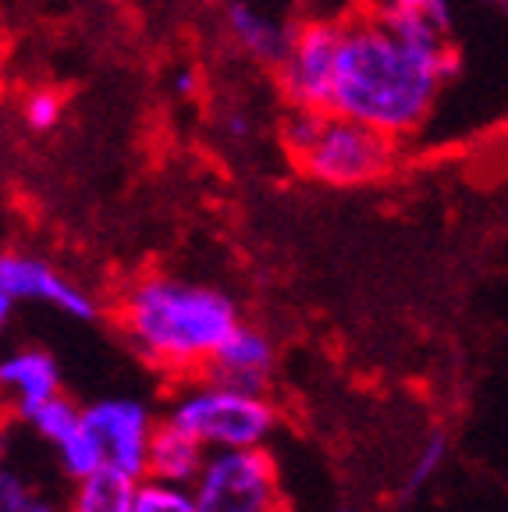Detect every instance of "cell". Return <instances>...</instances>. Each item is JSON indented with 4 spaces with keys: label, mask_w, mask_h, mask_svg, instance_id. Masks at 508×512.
Segmentation results:
<instances>
[{
    "label": "cell",
    "mask_w": 508,
    "mask_h": 512,
    "mask_svg": "<svg viewBox=\"0 0 508 512\" xmlns=\"http://www.w3.org/2000/svg\"><path fill=\"white\" fill-rule=\"evenodd\" d=\"M132 488V477H121L114 470H96L75 480V491L68 495L64 512H132Z\"/></svg>",
    "instance_id": "13"
},
{
    "label": "cell",
    "mask_w": 508,
    "mask_h": 512,
    "mask_svg": "<svg viewBox=\"0 0 508 512\" xmlns=\"http://www.w3.org/2000/svg\"><path fill=\"white\" fill-rule=\"evenodd\" d=\"M366 8L374 11H437V15H452L448 0H366Z\"/></svg>",
    "instance_id": "20"
},
{
    "label": "cell",
    "mask_w": 508,
    "mask_h": 512,
    "mask_svg": "<svg viewBox=\"0 0 508 512\" xmlns=\"http://www.w3.org/2000/svg\"><path fill=\"white\" fill-rule=\"evenodd\" d=\"M61 392V370L47 349H18L0 360V409L25 424L36 406Z\"/></svg>",
    "instance_id": "10"
},
{
    "label": "cell",
    "mask_w": 508,
    "mask_h": 512,
    "mask_svg": "<svg viewBox=\"0 0 508 512\" xmlns=\"http://www.w3.org/2000/svg\"><path fill=\"white\" fill-rule=\"evenodd\" d=\"M484 4H491V8H505L508 0H484Z\"/></svg>",
    "instance_id": "23"
},
{
    "label": "cell",
    "mask_w": 508,
    "mask_h": 512,
    "mask_svg": "<svg viewBox=\"0 0 508 512\" xmlns=\"http://www.w3.org/2000/svg\"><path fill=\"white\" fill-rule=\"evenodd\" d=\"M121 335L153 370L199 377L217 345L239 324V306L221 288L175 274H143L118 296Z\"/></svg>",
    "instance_id": "2"
},
{
    "label": "cell",
    "mask_w": 508,
    "mask_h": 512,
    "mask_svg": "<svg viewBox=\"0 0 508 512\" xmlns=\"http://www.w3.org/2000/svg\"><path fill=\"white\" fill-rule=\"evenodd\" d=\"M157 416L139 399H100L82 406V427L93 438L104 470H114L121 477L139 480L146 470V448Z\"/></svg>",
    "instance_id": "7"
},
{
    "label": "cell",
    "mask_w": 508,
    "mask_h": 512,
    "mask_svg": "<svg viewBox=\"0 0 508 512\" xmlns=\"http://www.w3.org/2000/svg\"><path fill=\"white\" fill-rule=\"evenodd\" d=\"M445 456H448V434L430 431L427 441H423V448L416 452L413 466H409V491L427 488L430 480L437 477V470L445 466Z\"/></svg>",
    "instance_id": "18"
},
{
    "label": "cell",
    "mask_w": 508,
    "mask_h": 512,
    "mask_svg": "<svg viewBox=\"0 0 508 512\" xmlns=\"http://www.w3.org/2000/svg\"><path fill=\"white\" fill-rule=\"evenodd\" d=\"M203 459H207V448L199 445L189 431L175 427L171 420H157L150 434V448H146L143 477L189 488L192 480H196V473L203 470Z\"/></svg>",
    "instance_id": "11"
},
{
    "label": "cell",
    "mask_w": 508,
    "mask_h": 512,
    "mask_svg": "<svg viewBox=\"0 0 508 512\" xmlns=\"http://www.w3.org/2000/svg\"><path fill=\"white\" fill-rule=\"evenodd\" d=\"M274 342H270L263 331L249 328V324H235L228 331L217 352L210 356L207 370L199 377H210V381L231 384V388H246V392H267L270 374H274Z\"/></svg>",
    "instance_id": "9"
},
{
    "label": "cell",
    "mask_w": 508,
    "mask_h": 512,
    "mask_svg": "<svg viewBox=\"0 0 508 512\" xmlns=\"http://www.w3.org/2000/svg\"><path fill=\"white\" fill-rule=\"evenodd\" d=\"M334 54H338V22L334 18H310V22L288 29V43L274 64L281 96L288 104L327 107Z\"/></svg>",
    "instance_id": "6"
},
{
    "label": "cell",
    "mask_w": 508,
    "mask_h": 512,
    "mask_svg": "<svg viewBox=\"0 0 508 512\" xmlns=\"http://www.w3.org/2000/svg\"><path fill=\"white\" fill-rule=\"evenodd\" d=\"M0 292L11 303H47L75 320L100 317V306H96V299L89 296L86 288L57 274L43 256L22 253V249H4L0 253Z\"/></svg>",
    "instance_id": "8"
},
{
    "label": "cell",
    "mask_w": 508,
    "mask_h": 512,
    "mask_svg": "<svg viewBox=\"0 0 508 512\" xmlns=\"http://www.w3.org/2000/svg\"><path fill=\"white\" fill-rule=\"evenodd\" d=\"M0 512H64V505L43 484L11 463L4 438H0Z\"/></svg>",
    "instance_id": "14"
},
{
    "label": "cell",
    "mask_w": 508,
    "mask_h": 512,
    "mask_svg": "<svg viewBox=\"0 0 508 512\" xmlns=\"http://www.w3.org/2000/svg\"><path fill=\"white\" fill-rule=\"evenodd\" d=\"M189 495L196 512H288L267 445L207 452Z\"/></svg>",
    "instance_id": "5"
},
{
    "label": "cell",
    "mask_w": 508,
    "mask_h": 512,
    "mask_svg": "<svg viewBox=\"0 0 508 512\" xmlns=\"http://www.w3.org/2000/svg\"><path fill=\"white\" fill-rule=\"evenodd\" d=\"M281 143L302 175L331 189L381 182L398 157V139L327 107H292L281 121Z\"/></svg>",
    "instance_id": "3"
},
{
    "label": "cell",
    "mask_w": 508,
    "mask_h": 512,
    "mask_svg": "<svg viewBox=\"0 0 508 512\" xmlns=\"http://www.w3.org/2000/svg\"><path fill=\"white\" fill-rule=\"evenodd\" d=\"M132 512H196L189 488L164 484V480L139 477L132 488Z\"/></svg>",
    "instance_id": "16"
},
{
    "label": "cell",
    "mask_w": 508,
    "mask_h": 512,
    "mask_svg": "<svg viewBox=\"0 0 508 512\" xmlns=\"http://www.w3.org/2000/svg\"><path fill=\"white\" fill-rule=\"evenodd\" d=\"M164 420L189 431L207 452L256 448L267 445L278 427V406L267 399V392H246L203 377L171 399Z\"/></svg>",
    "instance_id": "4"
},
{
    "label": "cell",
    "mask_w": 508,
    "mask_h": 512,
    "mask_svg": "<svg viewBox=\"0 0 508 512\" xmlns=\"http://www.w3.org/2000/svg\"><path fill=\"white\" fill-rule=\"evenodd\" d=\"M79 424H82V406H75L64 392L50 395L43 406H36L29 416H25V427H32L36 438H43L50 448H54L57 441L68 438Z\"/></svg>",
    "instance_id": "15"
},
{
    "label": "cell",
    "mask_w": 508,
    "mask_h": 512,
    "mask_svg": "<svg viewBox=\"0 0 508 512\" xmlns=\"http://www.w3.org/2000/svg\"><path fill=\"white\" fill-rule=\"evenodd\" d=\"M11 313H15V303H11V299L4 296V292H0V328H8Z\"/></svg>",
    "instance_id": "22"
},
{
    "label": "cell",
    "mask_w": 508,
    "mask_h": 512,
    "mask_svg": "<svg viewBox=\"0 0 508 512\" xmlns=\"http://www.w3.org/2000/svg\"><path fill=\"white\" fill-rule=\"evenodd\" d=\"M342 512H345V509H342Z\"/></svg>",
    "instance_id": "24"
},
{
    "label": "cell",
    "mask_w": 508,
    "mask_h": 512,
    "mask_svg": "<svg viewBox=\"0 0 508 512\" xmlns=\"http://www.w3.org/2000/svg\"><path fill=\"white\" fill-rule=\"evenodd\" d=\"M54 452H57V466H61V473L68 480H82V477H89V473H96V470H104V463H100V452H96V445H93V438L86 434V427H75L72 434L64 441H57L54 445Z\"/></svg>",
    "instance_id": "17"
},
{
    "label": "cell",
    "mask_w": 508,
    "mask_h": 512,
    "mask_svg": "<svg viewBox=\"0 0 508 512\" xmlns=\"http://www.w3.org/2000/svg\"><path fill=\"white\" fill-rule=\"evenodd\" d=\"M175 89H178V96H196L199 93V72L196 68H182V72L175 75Z\"/></svg>",
    "instance_id": "21"
},
{
    "label": "cell",
    "mask_w": 508,
    "mask_h": 512,
    "mask_svg": "<svg viewBox=\"0 0 508 512\" xmlns=\"http://www.w3.org/2000/svg\"><path fill=\"white\" fill-rule=\"evenodd\" d=\"M224 32L242 54L253 57L256 64H267V68L278 64L288 43V25H281L278 18L260 11L249 0H231L224 8Z\"/></svg>",
    "instance_id": "12"
},
{
    "label": "cell",
    "mask_w": 508,
    "mask_h": 512,
    "mask_svg": "<svg viewBox=\"0 0 508 512\" xmlns=\"http://www.w3.org/2000/svg\"><path fill=\"white\" fill-rule=\"evenodd\" d=\"M459 72L452 15L363 8L338 18L327 111L405 139L427 125L441 89Z\"/></svg>",
    "instance_id": "1"
},
{
    "label": "cell",
    "mask_w": 508,
    "mask_h": 512,
    "mask_svg": "<svg viewBox=\"0 0 508 512\" xmlns=\"http://www.w3.org/2000/svg\"><path fill=\"white\" fill-rule=\"evenodd\" d=\"M22 118L32 132H54L64 118V96L54 89H36V93L25 96Z\"/></svg>",
    "instance_id": "19"
}]
</instances>
